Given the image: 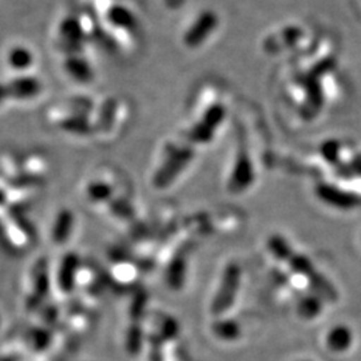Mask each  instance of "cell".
Returning <instances> with one entry per match:
<instances>
[{
    "instance_id": "obj_1",
    "label": "cell",
    "mask_w": 361,
    "mask_h": 361,
    "mask_svg": "<svg viewBox=\"0 0 361 361\" xmlns=\"http://www.w3.org/2000/svg\"><path fill=\"white\" fill-rule=\"evenodd\" d=\"M217 26V18L210 11L198 15L193 25L186 30L183 34V42L188 47H197L207 40V37L213 32Z\"/></svg>"
},
{
    "instance_id": "obj_5",
    "label": "cell",
    "mask_w": 361,
    "mask_h": 361,
    "mask_svg": "<svg viewBox=\"0 0 361 361\" xmlns=\"http://www.w3.org/2000/svg\"><path fill=\"white\" fill-rule=\"evenodd\" d=\"M66 68L73 77L77 78L80 82H85V80H87V79L92 77L89 63L85 59L78 58V56L68 58L67 62H66Z\"/></svg>"
},
{
    "instance_id": "obj_6",
    "label": "cell",
    "mask_w": 361,
    "mask_h": 361,
    "mask_svg": "<svg viewBox=\"0 0 361 361\" xmlns=\"http://www.w3.org/2000/svg\"><path fill=\"white\" fill-rule=\"evenodd\" d=\"M8 62H10V65L18 70H25L27 67L32 65L34 56H32V52L26 47H22V46L13 47L8 54Z\"/></svg>"
},
{
    "instance_id": "obj_7",
    "label": "cell",
    "mask_w": 361,
    "mask_h": 361,
    "mask_svg": "<svg viewBox=\"0 0 361 361\" xmlns=\"http://www.w3.org/2000/svg\"><path fill=\"white\" fill-rule=\"evenodd\" d=\"M61 35L63 38L67 39L71 43H75L83 39V30L79 25L77 19L68 18L63 20V23L61 25Z\"/></svg>"
},
{
    "instance_id": "obj_4",
    "label": "cell",
    "mask_w": 361,
    "mask_h": 361,
    "mask_svg": "<svg viewBox=\"0 0 361 361\" xmlns=\"http://www.w3.org/2000/svg\"><path fill=\"white\" fill-rule=\"evenodd\" d=\"M353 337L352 332L345 326H340L335 328L334 331H331V334H328L326 337V345L328 349L334 350L336 353H343L345 350H348L349 347L352 345Z\"/></svg>"
},
{
    "instance_id": "obj_8",
    "label": "cell",
    "mask_w": 361,
    "mask_h": 361,
    "mask_svg": "<svg viewBox=\"0 0 361 361\" xmlns=\"http://www.w3.org/2000/svg\"><path fill=\"white\" fill-rule=\"evenodd\" d=\"M302 361H312V360H302Z\"/></svg>"
},
{
    "instance_id": "obj_3",
    "label": "cell",
    "mask_w": 361,
    "mask_h": 361,
    "mask_svg": "<svg viewBox=\"0 0 361 361\" xmlns=\"http://www.w3.org/2000/svg\"><path fill=\"white\" fill-rule=\"evenodd\" d=\"M42 89L37 78L22 77L13 79V82L6 86L7 95L16 97V98H30L37 95Z\"/></svg>"
},
{
    "instance_id": "obj_2",
    "label": "cell",
    "mask_w": 361,
    "mask_h": 361,
    "mask_svg": "<svg viewBox=\"0 0 361 361\" xmlns=\"http://www.w3.org/2000/svg\"><path fill=\"white\" fill-rule=\"evenodd\" d=\"M107 19L113 26L126 31H135L138 28L137 16L128 7L121 4H116L109 10Z\"/></svg>"
}]
</instances>
